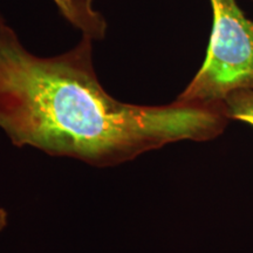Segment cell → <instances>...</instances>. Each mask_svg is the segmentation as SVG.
Returning <instances> with one entry per match:
<instances>
[{"label":"cell","mask_w":253,"mask_h":253,"mask_svg":"<svg viewBox=\"0 0 253 253\" xmlns=\"http://www.w3.org/2000/svg\"><path fill=\"white\" fill-rule=\"evenodd\" d=\"M5 18H4V15H2L1 14V12H0V24H1V23H5Z\"/></svg>","instance_id":"obj_6"},{"label":"cell","mask_w":253,"mask_h":253,"mask_svg":"<svg viewBox=\"0 0 253 253\" xmlns=\"http://www.w3.org/2000/svg\"><path fill=\"white\" fill-rule=\"evenodd\" d=\"M59 13L81 36L91 40L104 39L108 30L106 17L95 8L97 0H52Z\"/></svg>","instance_id":"obj_3"},{"label":"cell","mask_w":253,"mask_h":253,"mask_svg":"<svg viewBox=\"0 0 253 253\" xmlns=\"http://www.w3.org/2000/svg\"><path fill=\"white\" fill-rule=\"evenodd\" d=\"M252 1H253V0H252Z\"/></svg>","instance_id":"obj_7"},{"label":"cell","mask_w":253,"mask_h":253,"mask_svg":"<svg viewBox=\"0 0 253 253\" xmlns=\"http://www.w3.org/2000/svg\"><path fill=\"white\" fill-rule=\"evenodd\" d=\"M93 42L39 56L0 24V129L15 147L115 167L182 141L208 142L225 131L224 103L175 100L143 106L116 100L94 67Z\"/></svg>","instance_id":"obj_1"},{"label":"cell","mask_w":253,"mask_h":253,"mask_svg":"<svg viewBox=\"0 0 253 253\" xmlns=\"http://www.w3.org/2000/svg\"><path fill=\"white\" fill-rule=\"evenodd\" d=\"M230 121H238L253 126V90H238L224 101Z\"/></svg>","instance_id":"obj_4"},{"label":"cell","mask_w":253,"mask_h":253,"mask_svg":"<svg viewBox=\"0 0 253 253\" xmlns=\"http://www.w3.org/2000/svg\"><path fill=\"white\" fill-rule=\"evenodd\" d=\"M7 212L4 210V209L0 208V232L5 229V226L7 225Z\"/></svg>","instance_id":"obj_5"},{"label":"cell","mask_w":253,"mask_h":253,"mask_svg":"<svg viewBox=\"0 0 253 253\" xmlns=\"http://www.w3.org/2000/svg\"><path fill=\"white\" fill-rule=\"evenodd\" d=\"M212 28L201 68L177 100L220 104L230 94L253 90V21L237 0H209Z\"/></svg>","instance_id":"obj_2"}]
</instances>
